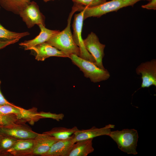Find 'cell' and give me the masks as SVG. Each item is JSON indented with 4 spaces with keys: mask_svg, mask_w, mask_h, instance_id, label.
Returning a JSON list of instances; mask_svg holds the SVG:
<instances>
[{
    "mask_svg": "<svg viewBox=\"0 0 156 156\" xmlns=\"http://www.w3.org/2000/svg\"><path fill=\"white\" fill-rule=\"evenodd\" d=\"M27 121L14 114H0V126H8L15 124L25 123Z\"/></svg>",
    "mask_w": 156,
    "mask_h": 156,
    "instance_id": "44dd1931",
    "label": "cell"
},
{
    "mask_svg": "<svg viewBox=\"0 0 156 156\" xmlns=\"http://www.w3.org/2000/svg\"><path fill=\"white\" fill-rule=\"evenodd\" d=\"M17 140L0 133V156H5L6 151L12 147Z\"/></svg>",
    "mask_w": 156,
    "mask_h": 156,
    "instance_id": "7402d4cb",
    "label": "cell"
},
{
    "mask_svg": "<svg viewBox=\"0 0 156 156\" xmlns=\"http://www.w3.org/2000/svg\"><path fill=\"white\" fill-rule=\"evenodd\" d=\"M34 139H17L5 156H29L33 149Z\"/></svg>",
    "mask_w": 156,
    "mask_h": 156,
    "instance_id": "9a60e30c",
    "label": "cell"
},
{
    "mask_svg": "<svg viewBox=\"0 0 156 156\" xmlns=\"http://www.w3.org/2000/svg\"><path fill=\"white\" fill-rule=\"evenodd\" d=\"M31 0H0V6L5 10L19 14Z\"/></svg>",
    "mask_w": 156,
    "mask_h": 156,
    "instance_id": "ac0fdd59",
    "label": "cell"
},
{
    "mask_svg": "<svg viewBox=\"0 0 156 156\" xmlns=\"http://www.w3.org/2000/svg\"><path fill=\"white\" fill-rule=\"evenodd\" d=\"M29 34L28 32L17 33L5 29L0 23V41L12 40L21 38Z\"/></svg>",
    "mask_w": 156,
    "mask_h": 156,
    "instance_id": "ffe728a7",
    "label": "cell"
},
{
    "mask_svg": "<svg viewBox=\"0 0 156 156\" xmlns=\"http://www.w3.org/2000/svg\"><path fill=\"white\" fill-rule=\"evenodd\" d=\"M19 40L18 39H16L11 40L0 41V49L8 45L15 43L18 42Z\"/></svg>",
    "mask_w": 156,
    "mask_h": 156,
    "instance_id": "d4e9b609",
    "label": "cell"
},
{
    "mask_svg": "<svg viewBox=\"0 0 156 156\" xmlns=\"http://www.w3.org/2000/svg\"><path fill=\"white\" fill-rule=\"evenodd\" d=\"M1 81L0 80V105H7L12 106L15 105L8 101L4 97L3 95L1 90Z\"/></svg>",
    "mask_w": 156,
    "mask_h": 156,
    "instance_id": "4316f807",
    "label": "cell"
},
{
    "mask_svg": "<svg viewBox=\"0 0 156 156\" xmlns=\"http://www.w3.org/2000/svg\"><path fill=\"white\" fill-rule=\"evenodd\" d=\"M107 0H72L77 5L92 7L100 5L106 2Z\"/></svg>",
    "mask_w": 156,
    "mask_h": 156,
    "instance_id": "603a6c76",
    "label": "cell"
},
{
    "mask_svg": "<svg viewBox=\"0 0 156 156\" xmlns=\"http://www.w3.org/2000/svg\"><path fill=\"white\" fill-rule=\"evenodd\" d=\"M136 73L141 75L142 83L141 88L156 86V60L142 62L136 69Z\"/></svg>",
    "mask_w": 156,
    "mask_h": 156,
    "instance_id": "ba28073f",
    "label": "cell"
},
{
    "mask_svg": "<svg viewBox=\"0 0 156 156\" xmlns=\"http://www.w3.org/2000/svg\"><path fill=\"white\" fill-rule=\"evenodd\" d=\"M108 136L116 143L122 151L128 154H138L136 148L139 136L137 130L125 129L111 131Z\"/></svg>",
    "mask_w": 156,
    "mask_h": 156,
    "instance_id": "3957f363",
    "label": "cell"
},
{
    "mask_svg": "<svg viewBox=\"0 0 156 156\" xmlns=\"http://www.w3.org/2000/svg\"><path fill=\"white\" fill-rule=\"evenodd\" d=\"M148 0H112L106 2L98 6L87 7L80 6V11L84 10L83 20L91 17H100L103 15L128 6H133L137 2Z\"/></svg>",
    "mask_w": 156,
    "mask_h": 156,
    "instance_id": "277c9868",
    "label": "cell"
},
{
    "mask_svg": "<svg viewBox=\"0 0 156 156\" xmlns=\"http://www.w3.org/2000/svg\"><path fill=\"white\" fill-rule=\"evenodd\" d=\"M84 12V10H83L80 13L75 15L72 25L73 39L75 44L79 48L80 55L79 57L95 62L94 58L85 48L81 37Z\"/></svg>",
    "mask_w": 156,
    "mask_h": 156,
    "instance_id": "5b68a950",
    "label": "cell"
},
{
    "mask_svg": "<svg viewBox=\"0 0 156 156\" xmlns=\"http://www.w3.org/2000/svg\"><path fill=\"white\" fill-rule=\"evenodd\" d=\"M142 7L144 8L148 9H156V0H151L149 1L147 4L142 6Z\"/></svg>",
    "mask_w": 156,
    "mask_h": 156,
    "instance_id": "484cf974",
    "label": "cell"
},
{
    "mask_svg": "<svg viewBox=\"0 0 156 156\" xmlns=\"http://www.w3.org/2000/svg\"><path fill=\"white\" fill-rule=\"evenodd\" d=\"M151 0H148V1H151Z\"/></svg>",
    "mask_w": 156,
    "mask_h": 156,
    "instance_id": "f1b7e54d",
    "label": "cell"
},
{
    "mask_svg": "<svg viewBox=\"0 0 156 156\" xmlns=\"http://www.w3.org/2000/svg\"><path fill=\"white\" fill-rule=\"evenodd\" d=\"M25 124H15L6 126H0V133L17 139H34L38 133L33 131Z\"/></svg>",
    "mask_w": 156,
    "mask_h": 156,
    "instance_id": "9c48e42d",
    "label": "cell"
},
{
    "mask_svg": "<svg viewBox=\"0 0 156 156\" xmlns=\"http://www.w3.org/2000/svg\"><path fill=\"white\" fill-rule=\"evenodd\" d=\"M51 0H43L45 2H47L48 1H51Z\"/></svg>",
    "mask_w": 156,
    "mask_h": 156,
    "instance_id": "83f0119b",
    "label": "cell"
},
{
    "mask_svg": "<svg viewBox=\"0 0 156 156\" xmlns=\"http://www.w3.org/2000/svg\"><path fill=\"white\" fill-rule=\"evenodd\" d=\"M37 115L41 117L42 118H51L58 121L62 120L64 117V115L62 113L57 114L55 113H52L50 112H43L37 113Z\"/></svg>",
    "mask_w": 156,
    "mask_h": 156,
    "instance_id": "cb8c5ba5",
    "label": "cell"
},
{
    "mask_svg": "<svg viewBox=\"0 0 156 156\" xmlns=\"http://www.w3.org/2000/svg\"><path fill=\"white\" fill-rule=\"evenodd\" d=\"M79 130L76 127H74L71 128L56 127L53 128L50 131L44 133L60 140L68 138Z\"/></svg>",
    "mask_w": 156,
    "mask_h": 156,
    "instance_id": "d6986e66",
    "label": "cell"
},
{
    "mask_svg": "<svg viewBox=\"0 0 156 156\" xmlns=\"http://www.w3.org/2000/svg\"><path fill=\"white\" fill-rule=\"evenodd\" d=\"M93 139L81 140L76 142L68 156H87L93 152Z\"/></svg>",
    "mask_w": 156,
    "mask_h": 156,
    "instance_id": "e0dca14e",
    "label": "cell"
},
{
    "mask_svg": "<svg viewBox=\"0 0 156 156\" xmlns=\"http://www.w3.org/2000/svg\"><path fill=\"white\" fill-rule=\"evenodd\" d=\"M69 58L73 63L83 73L84 76L89 78L93 83L106 80L110 76L107 69L99 68L95 62L83 59L75 54L71 55Z\"/></svg>",
    "mask_w": 156,
    "mask_h": 156,
    "instance_id": "7a4b0ae2",
    "label": "cell"
},
{
    "mask_svg": "<svg viewBox=\"0 0 156 156\" xmlns=\"http://www.w3.org/2000/svg\"><path fill=\"white\" fill-rule=\"evenodd\" d=\"M36 109L26 110L15 105H0V114H14L26 120L32 122L36 118Z\"/></svg>",
    "mask_w": 156,
    "mask_h": 156,
    "instance_id": "2e32d148",
    "label": "cell"
},
{
    "mask_svg": "<svg viewBox=\"0 0 156 156\" xmlns=\"http://www.w3.org/2000/svg\"><path fill=\"white\" fill-rule=\"evenodd\" d=\"M115 125L109 124L104 127L98 128L95 127L87 129L79 130L74 133V140L76 142L79 141L93 139L101 135L108 136L112 129L114 128Z\"/></svg>",
    "mask_w": 156,
    "mask_h": 156,
    "instance_id": "7c38bea8",
    "label": "cell"
},
{
    "mask_svg": "<svg viewBox=\"0 0 156 156\" xmlns=\"http://www.w3.org/2000/svg\"><path fill=\"white\" fill-rule=\"evenodd\" d=\"M83 41L85 48L94 58L96 65L101 68L105 69L102 60L104 56L105 45L100 42L98 36L92 32L88 34Z\"/></svg>",
    "mask_w": 156,
    "mask_h": 156,
    "instance_id": "8992f818",
    "label": "cell"
},
{
    "mask_svg": "<svg viewBox=\"0 0 156 156\" xmlns=\"http://www.w3.org/2000/svg\"><path fill=\"white\" fill-rule=\"evenodd\" d=\"M40 29L39 34L33 39L21 42L20 45L24 47L25 50H30L33 47L45 42L60 31L48 29L42 24L38 25Z\"/></svg>",
    "mask_w": 156,
    "mask_h": 156,
    "instance_id": "5bb4252c",
    "label": "cell"
},
{
    "mask_svg": "<svg viewBox=\"0 0 156 156\" xmlns=\"http://www.w3.org/2000/svg\"><path fill=\"white\" fill-rule=\"evenodd\" d=\"M59 140L44 132L42 134L38 133L34 139V145L29 156H42L54 143Z\"/></svg>",
    "mask_w": 156,
    "mask_h": 156,
    "instance_id": "30bf717a",
    "label": "cell"
},
{
    "mask_svg": "<svg viewBox=\"0 0 156 156\" xmlns=\"http://www.w3.org/2000/svg\"><path fill=\"white\" fill-rule=\"evenodd\" d=\"M19 14L28 28L35 25L42 24L45 26V17L40 11L39 6L34 1H31Z\"/></svg>",
    "mask_w": 156,
    "mask_h": 156,
    "instance_id": "52a82bcc",
    "label": "cell"
},
{
    "mask_svg": "<svg viewBox=\"0 0 156 156\" xmlns=\"http://www.w3.org/2000/svg\"><path fill=\"white\" fill-rule=\"evenodd\" d=\"M30 50L35 52V59L38 61H44L51 56L67 57L62 51L46 42L33 47Z\"/></svg>",
    "mask_w": 156,
    "mask_h": 156,
    "instance_id": "4fadbf2b",
    "label": "cell"
},
{
    "mask_svg": "<svg viewBox=\"0 0 156 156\" xmlns=\"http://www.w3.org/2000/svg\"><path fill=\"white\" fill-rule=\"evenodd\" d=\"M0 8H1V7H0Z\"/></svg>",
    "mask_w": 156,
    "mask_h": 156,
    "instance_id": "f546056e",
    "label": "cell"
},
{
    "mask_svg": "<svg viewBox=\"0 0 156 156\" xmlns=\"http://www.w3.org/2000/svg\"><path fill=\"white\" fill-rule=\"evenodd\" d=\"M78 11V7L74 5L68 19L67 25L62 31L50 39L46 42L55 47L70 58L72 54L79 56L80 50L74 42L70 29V23L74 13Z\"/></svg>",
    "mask_w": 156,
    "mask_h": 156,
    "instance_id": "6da1fadb",
    "label": "cell"
},
{
    "mask_svg": "<svg viewBox=\"0 0 156 156\" xmlns=\"http://www.w3.org/2000/svg\"><path fill=\"white\" fill-rule=\"evenodd\" d=\"M75 143L73 134L67 139L54 143L42 156H68Z\"/></svg>",
    "mask_w": 156,
    "mask_h": 156,
    "instance_id": "8fae6325",
    "label": "cell"
}]
</instances>
